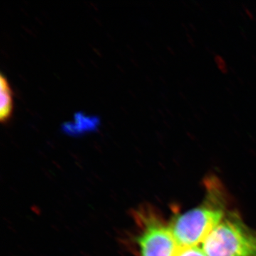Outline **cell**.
Instances as JSON below:
<instances>
[{
	"label": "cell",
	"mask_w": 256,
	"mask_h": 256,
	"mask_svg": "<svg viewBox=\"0 0 256 256\" xmlns=\"http://www.w3.org/2000/svg\"><path fill=\"white\" fill-rule=\"evenodd\" d=\"M206 256H256V232L238 216H225L203 242Z\"/></svg>",
	"instance_id": "1"
},
{
	"label": "cell",
	"mask_w": 256,
	"mask_h": 256,
	"mask_svg": "<svg viewBox=\"0 0 256 256\" xmlns=\"http://www.w3.org/2000/svg\"><path fill=\"white\" fill-rule=\"evenodd\" d=\"M225 216L223 206L210 198L202 206L176 217L170 227L178 246H197L205 242Z\"/></svg>",
	"instance_id": "2"
},
{
	"label": "cell",
	"mask_w": 256,
	"mask_h": 256,
	"mask_svg": "<svg viewBox=\"0 0 256 256\" xmlns=\"http://www.w3.org/2000/svg\"><path fill=\"white\" fill-rule=\"evenodd\" d=\"M142 256H173L178 247L170 227L150 222L138 238Z\"/></svg>",
	"instance_id": "3"
},
{
	"label": "cell",
	"mask_w": 256,
	"mask_h": 256,
	"mask_svg": "<svg viewBox=\"0 0 256 256\" xmlns=\"http://www.w3.org/2000/svg\"><path fill=\"white\" fill-rule=\"evenodd\" d=\"M14 111V96L8 78L2 74L0 77V120L8 124Z\"/></svg>",
	"instance_id": "4"
},
{
	"label": "cell",
	"mask_w": 256,
	"mask_h": 256,
	"mask_svg": "<svg viewBox=\"0 0 256 256\" xmlns=\"http://www.w3.org/2000/svg\"><path fill=\"white\" fill-rule=\"evenodd\" d=\"M173 256H206L203 249L198 246H180Z\"/></svg>",
	"instance_id": "5"
},
{
	"label": "cell",
	"mask_w": 256,
	"mask_h": 256,
	"mask_svg": "<svg viewBox=\"0 0 256 256\" xmlns=\"http://www.w3.org/2000/svg\"><path fill=\"white\" fill-rule=\"evenodd\" d=\"M215 62L218 66V68L222 70V73H228V66H227L226 63L222 57L220 56H216L215 57Z\"/></svg>",
	"instance_id": "6"
}]
</instances>
